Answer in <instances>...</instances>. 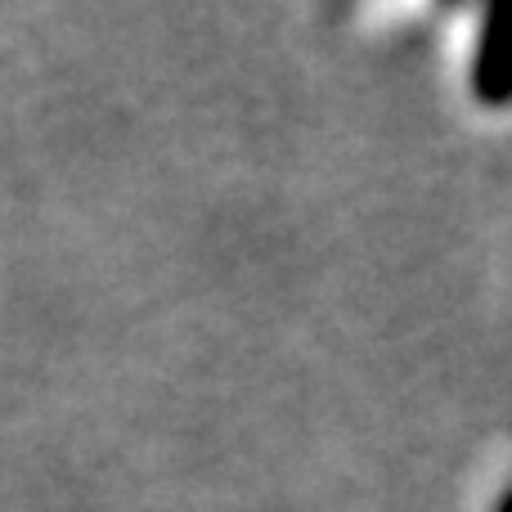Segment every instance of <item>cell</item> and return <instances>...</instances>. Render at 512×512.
Here are the masks:
<instances>
[{
    "label": "cell",
    "instance_id": "6da1fadb",
    "mask_svg": "<svg viewBox=\"0 0 512 512\" xmlns=\"http://www.w3.org/2000/svg\"><path fill=\"white\" fill-rule=\"evenodd\" d=\"M468 90L481 108H512V0L486 5L472 41Z\"/></svg>",
    "mask_w": 512,
    "mask_h": 512
},
{
    "label": "cell",
    "instance_id": "7a4b0ae2",
    "mask_svg": "<svg viewBox=\"0 0 512 512\" xmlns=\"http://www.w3.org/2000/svg\"><path fill=\"white\" fill-rule=\"evenodd\" d=\"M495 512H512V486L499 495V504H495Z\"/></svg>",
    "mask_w": 512,
    "mask_h": 512
}]
</instances>
